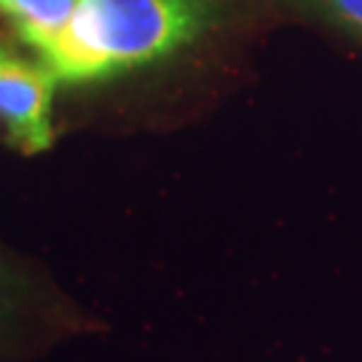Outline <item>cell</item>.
<instances>
[{
	"label": "cell",
	"mask_w": 362,
	"mask_h": 362,
	"mask_svg": "<svg viewBox=\"0 0 362 362\" xmlns=\"http://www.w3.org/2000/svg\"><path fill=\"white\" fill-rule=\"evenodd\" d=\"M247 0H83L38 52L57 83H91L164 62L228 25Z\"/></svg>",
	"instance_id": "6da1fadb"
},
{
	"label": "cell",
	"mask_w": 362,
	"mask_h": 362,
	"mask_svg": "<svg viewBox=\"0 0 362 362\" xmlns=\"http://www.w3.org/2000/svg\"><path fill=\"white\" fill-rule=\"evenodd\" d=\"M57 78L0 43V124L22 153H40L54 143L52 100Z\"/></svg>",
	"instance_id": "7a4b0ae2"
},
{
	"label": "cell",
	"mask_w": 362,
	"mask_h": 362,
	"mask_svg": "<svg viewBox=\"0 0 362 362\" xmlns=\"http://www.w3.org/2000/svg\"><path fill=\"white\" fill-rule=\"evenodd\" d=\"M250 8L303 22L362 46V0H247Z\"/></svg>",
	"instance_id": "3957f363"
},
{
	"label": "cell",
	"mask_w": 362,
	"mask_h": 362,
	"mask_svg": "<svg viewBox=\"0 0 362 362\" xmlns=\"http://www.w3.org/2000/svg\"><path fill=\"white\" fill-rule=\"evenodd\" d=\"M83 0H0V13L33 52L52 43L73 19Z\"/></svg>",
	"instance_id": "277c9868"
}]
</instances>
